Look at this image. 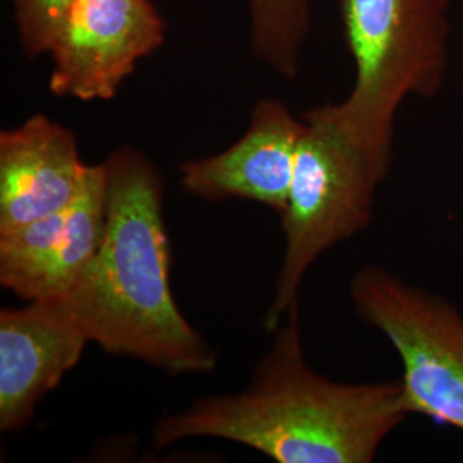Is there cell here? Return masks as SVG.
<instances>
[{
    "mask_svg": "<svg viewBox=\"0 0 463 463\" xmlns=\"http://www.w3.org/2000/svg\"><path fill=\"white\" fill-rule=\"evenodd\" d=\"M254 55L283 78L294 80L311 30V0H249Z\"/></svg>",
    "mask_w": 463,
    "mask_h": 463,
    "instance_id": "cell-11",
    "label": "cell"
},
{
    "mask_svg": "<svg viewBox=\"0 0 463 463\" xmlns=\"http://www.w3.org/2000/svg\"><path fill=\"white\" fill-rule=\"evenodd\" d=\"M74 0H13L19 42L26 57L49 53Z\"/></svg>",
    "mask_w": 463,
    "mask_h": 463,
    "instance_id": "cell-12",
    "label": "cell"
},
{
    "mask_svg": "<svg viewBox=\"0 0 463 463\" xmlns=\"http://www.w3.org/2000/svg\"><path fill=\"white\" fill-rule=\"evenodd\" d=\"M355 66L347 99L328 103L348 137L390 172L395 122L409 97L432 99L449 66V0H338Z\"/></svg>",
    "mask_w": 463,
    "mask_h": 463,
    "instance_id": "cell-3",
    "label": "cell"
},
{
    "mask_svg": "<svg viewBox=\"0 0 463 463\" xmlns=\"http://www.w3.org/2000/svg\"><path fill=\"white\" fill-rule=\"evenodd\" d=\"M357 316L397 350L405 412L463 432V315L448 298L380 265L350 280Z\"/></svg>",
    "mask_w": 463,
    "mask_h": 463,
    "instance_id": "cell-5",
    "label": "cell"
},
{
    "mask_svg": "<svg viewBox=\"0 0 463 463\" xmlns=\"http://www.w3.org/2000/svg\"><path fill=\"white\" fill-rule=\"evenodd\" d=\"M107 223L99 254L64 298L90 342L168 374L215 371L216 352L177 307L170 287L164 179L126 146L105 162Z\"/></svg>",
    "mask_w": 463,
    "mask_h": 463,
    "instance_id": "cell-2",
    "label": "cell"
},
{
    "mask_svg": "<svg viewBox=\"0 0 463 463\" xmlns=\"http://www.w3.org/2000/svg\"><path fill=\"white\" fill-rule=\"evenodd\" d=\"M95 165L81 160L76 136L36 114L0 134V233L57 213L88 187Z\"/></svg>",
    "mask_w": 463,
    "mask_h": 463,
    "instance_id": "cell-10",
    "label": "cell"
},
{
    "mask_svg": "<svg viewBox=\"0 0 463 463\" xmlns=\"http://www.w3.org/2000/svg\"><path fill=\"white\" fill-rule=\"evenodd\" d=\"M107 223V170L95 165L64 210L0 233V285L26 302L64 298L99 254Z\"/></svg>",
    "mask_w": 463,
    "mask_h": 463,
    "instance_id": "cell-7",
    "label": "cell"
},
{
    "mask_svg": "<svg viewBox=\"0 0 463 463\" xmlns=\"http://www.w3.org/2000/svg\"><path fill=\"white\" fill-rule=\"evenodd\" d=\"M304 129V118L292 116L280 99H260L248 131L231 148L181 166V185L196 198L252 201L281 215Z\"/></svg>",
    "mask_w": 463,
    "mask_h": 463,
    "instance_id": "cell-9",
    "label": "cell"
},
{
    "mask_svg": "<svg viewBox=\"0 0 463 463\" xmlns=\"http://www.w3.org/2000/svg\"><path fill=\"white\" fill-rule=\"evenodd\" d=\"M90 336L64 298L0 311V430L19 432L80 363Z\"/></svg>",
    "mask_w": 463,
    "mask_h": 463,
    "instance_id": "cell-8",
    "label": "cell"
},
{
    "mask_svg": "<svg viewBox=\"0 0 463 463\" xmlns=\"http://www.w3.org/2000/svg\"><path fill=\"white\" fill-rule=\"evenodd\" d=\"M296 306L235 395L199 398L153 428V445L215 438L252 448L279 463H369L409 417L402 384L338 383L307 364Z\"/></svg>",
    "mask_w": 463,
    "mask_h": 463,
    "instance_id": "cell-1",
    "label": "cell"
},
{
    "mask_svg": "<svg viewBox=\"0 0 463 463\" xmlns=\"http://www.w3.org/2000/svg\"><path fill=\"white\" fill-rule=\"evenodd\" d=\"M302 118L306 129L280 215L285 250L263 319L269 333L298 306L300 285L319 256L369 227L376 189L388 175L348 137L328 105Z\"/></svg>",
    "mask_w": 463,
    "mask_h": 463,
    "instance_id": "cell-4",
    "label": "cell"
},
{
    "mask_svg": "<svg viewBox=\"0 0 463 463\" xmlns=\"http://www.w3.org/2000/svg\"><path fill=\"white\" fill-rule=\"evenodd\" d=\"M164 40L165 24L149 0H74L49 50L50 91L81 101L112 99Z\"/></svg>",
    "mask_w": 463,
    "mask_h": 463,
    "instance_id": "cell-6",
    "label": "cell"
}]
</instances>
